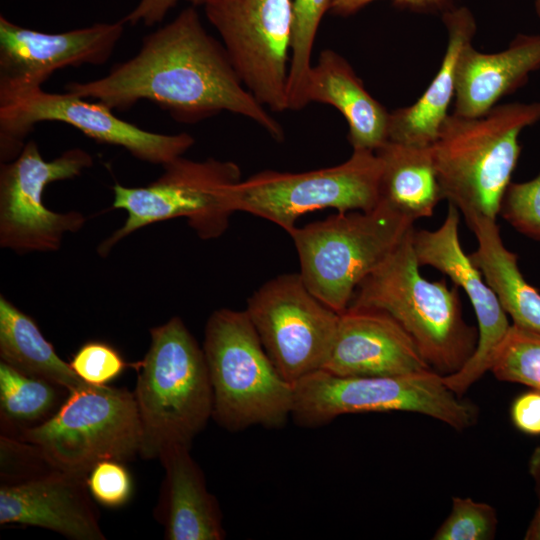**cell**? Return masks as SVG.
<instances>
[{
	"mask_svg": "<svg viewBox=\"0 0 540 540\" xmlns=\"http://www.w3.org/2000/svg\"><path fill=\"white\" fill-rule=\"evenodd\" d=\"M65 91L119 111L150 101L190 124L226 111L253 121L275 141L285 138L282 125L246 88L194 6L146 35L137 54L107 75L69 82Z\"/></svg>",
	"mask_w": 540,
	"mask_h": 540,
	"instance_id": "obj_1",
	"label": "cell"
},
{
	"mask_svg": "<svg viewBox=\"0 0 540 540\" xmlns=\"http://www.w3.org/2000/svg\"><path fill=\"white\" fill-rule=\"evenodd\" d=\"M413 228L357 287L349 307L381 310L410 335L429 367L442 376L459 371L472 357L478 328L466 322L459 287L420 273Z\"/></svg>",
	"mask_w": 540,
	"mask_h": 540,
	"instance_id": "obj_2",
	"label": "cell"
},
{
	"mask_svg": "<svg viewBox=\"0 0 540 540\" xmlns=\"http://www.w3.org/2000/svg\"><path fill=\"white\" fill-rule=\"evenodd\" d=\"M540 121V101L493 107L480 117L449 114L432 144L443 199L465 219H496L521 153V132Z\"/></svg>",
	"mask_w": 540,
	"mask_h": 540,
	"instance_id": "obj_3",
	"label": "cell"
},
{
	"mask_svg": "<svg viewBox=\"0 0 540 540\" xmlns=\"http://www.w3.org/2000/svg\"><path fill=\"white\" fill-rule=\"evenodd\" d=\"M134 393L141 423L139 455L159 458L175 445L191 447L213 414V391L203 352L179 317L150 329Z\"/></svg>",
	"mask_w": 540,
	"mask_h": 540,
	"instance_id": "obj_4",
	"label": "cell"
},
{
	"mask_svg": "<svg viewBox=\"0 0 540 540\" xmlns=\"http://www.w3.org/2000/svg\"><path fill=\"white\" fill-rule=\"evenodd\" d=\"M203 352L223 428H279L292 415L293 384L279 373L245 310L221 308L207 320Z\"/></svg>",
	"mask_w": 540,
	"mask_h": 540,
	"instance_id": "obj_5",
	"label": "cell"
},
{
	"mask_svg": "<svg viewBox=\"0 0 540 540\" xmlns=\"http://www.w3.org/2000/svg\"><path fill=\"white\" fill-rule=\"evenodd\" d=\"M414 220L386 202L296 227L299 274L307 288L337 313L347 310L358 285L414 228Z\"/></svg>",
	"mask_w": 540,
	"mask_h": 540,
	"instance_id": "obj_6",
	"label": "cell"
},
{
	"mask_svg": "<svg viewBox=\"0 0 540 540\" xmlns=\"http://www.w3.org/2000/svg\"><path fill=\"white\" fill-rule=\"evenodd\" d=\"M293 388L291 418L307 428L327 425L345 414L369 412L418 413L457 431L471 428L479 419L477 405L453 392L432 369L394 376H337L318 370Z\"/></svg>",
	"mask_w": 540,
	"mask_h": 540,
	"instance_id": "obj_7",
	"label": "cell"
},
{
	"mask_svg": "<svg viewBox=\"0 0 540 540\" xmlns=\"http://www.w3.org/2000/svg\"><path fill=\"white\" fill-rule=\"evenodd\" d=\"M21 437L51 468L82 476L103 460H131L141 447L134 393L84 383L69 392L51 417L25 428Z\"/></svg>",
	"mask_w": 540,
	"mask_h": 540,
	"instance_id": "obj_8",
	"label": "cell"
},
{
	"mask_svg": "<svg viewBox=\"0 0 540 540\" xmlns=\"http://www.w3.org/2000/svg\"><path fill=\"white\" fill-rule=\"evenodd\" d=\"M164 172L146 186L115 183L112 207L127 213L124 225L98 247L101 256L126 236L145 226L184 218L199 238H219L235 213L231 189L241 181V170L232 161L208 158L193 161L183 156L164 165Z\"/></svg>",
	"mask_w": 540,
	"mask_h": 540,
	"instance_id": "obj_9",
	"label": "cell"
},
{
	"mask_svg": "<svg viewBox=\"0 0 540 540\" xmlns=\"http://www.w3.org/2000/svg\"><path fill=\"white\" fill-rule=\"evenodd\" d=\"M68 124L99 143L115 145L133 157L166 165L195 143L186 132L162 134L118 118L105 104L65 91L47 92L41 86L0 88V158L14 160L36 124Z\"/></svg>",
	"mask_w": 540,
	"mask_h": 540,
	"instance_id": "obj_10",
	"label": "cell"
},
{
	"mask_svg": "<svg viewBox=\"0 0 540 540\" xmlns=\"http://www.w3.org/2000/svg\"><path fill=\"white\" fill-rule=\"evenodd\" d=\"M381 161L368 150H353L343 163L305 172L264 170L231 189L235 212L265 219L290 234L306 213L335 209L367 211L380 202Z\"/></svg>",
	"mask_w": 540,
	"mask_h": 540,
	"instance_id": "obj_11",
	"label": "cell"
},
{
	"mask_svg": "<svg viewBox=\"0 0 540 540\" xmlns=\"http://www.w3.org/2000/svg\"><path fill=\"white\" fill-rule=\"evenodd\" d=\"M203 7L246 88L270 111L288 110L293 0H208Z\"/></svg>",
	"mask_w": 540,
	"mask_h": 540,
	"instance_id": "obj_12",
	"label": "cell"
},
{
	"mask_svg": "<svg viewBox=\"0 0 540 540\" xmlns=\"http://www.w3.org/2000/svg\"><path fill=\"white\" fill-rule=\"evenodd\" d=\"M93 164L81 148L64 151L51 161L42 158L37 143H25L20 154L0 169V246L17 253L56 251L66 233L86 222L77 211L58 213L43 203L48 184L73 179Z\"/></svg>",
	"mask_w": 540,
	"mask_h": 540,
	"instance_id": "obj_13",
	"label": "cell"
},
{
	"mask_svg": "<svg viewBox=\"0 0 540 540\" xmlns=\"http://www.w3.org/2000/svg\"><path fill=\"white\" fill-rule=\"evenodd\" d=\"M268 356L291 384L322 370L339 314L321 302L300 274L286 273L263 283L244 309Z\"/></svg>",
	"mask_w": 540,
	"mask_h": 540,
	"instance_id": "obj_14",
	"label": "cell"
},
{
	"mask_svg": "<svg viewBox=\"0 0 540 540\" xmlns=\"http://www.w3.org/2000/svg\"><path fill=\"white\" fill-rule=\"evenodd\" d=\"M460 212L449 203L443 223L435 230L413 231V247L420 266H431L463 289L477 319L478 343L468 362L456 373L443 376L459 396L490 371L495 352L511 324L498 298L472 263L459 239Z\"/></svg>",
	"mask_w": 540,
	"mask_h": 540,
	"instance_id": "obj_15",
	"label": "cell"
},
{
	"mask_svg": "<svg viewBox=\"0 0 540 540\" xmlns=\"http://www.w3.org/2000/svg\"><path fill=\"white\" fill-rule=\"evenodd\" d=\"M125 24L121 19L47 33L17 25L1 15L0 88L41 86L57 70L105 63Z\"/></svg>",
	"mask_w": 540,
	"mask_h": 540,
	"instance_id": "obj_16",
	"label": "cell"
},
{
	"mask_svg": "<svg viewBox=\"0 0 540 540\" xmlns=\"http://www.w3.org/2000/svg\"><path fill=\"white\" fill-rule=\"evenodd\" d=\"M431 369L414 341L388 313L348 307L339 314L323 366L337 376H394Z\"/></svg>",
	"mask_w": 540,
	"mask_h": 540,
	"instance_id": "obj_17",
	"label": "cell"
},
{
	"mask_svg": "<svg viewBox=\"0 0 540 540\" xmlns=\"http://www.w3.org/2000/svg\"><path fill=\"white\" fill-rule=\"evenodd\" d=\"M87 476L58 469L0 487V524L49 529L75 540H104Z\"/></svg>",
	"mask_w": 540,
	"mask_h": 540,
	"instance_id": "obj_18",
	"label": "cell"
},
{
	"mask_svg": "<svg viewBox=\"0 0 540 540\" xmlns=\"http://www.w3.org/2000/svg\"><path fill=\"white\" fill-rule=\"evenodd\" d=\"M539 69L540 34H518L506 49L495 53L469 45L458 65L453 113L465 118L483 116Z\"/></svg>",
	"mask_w": 540,
	"mask_h": 540,
	"instance_id": "obj_19",
	"label": "cell"
},
{
	"mask_svg": "<svg viewBox=\"0 0 540 540\" xmlns=\"http://www.w3.org/2000/svg\"><path fill=\"white\" fill-rule=\"evenodd\" d=\"M159 459L165 476L155 517L164 527L168 540H222L225 530L220 506L206 487L190 447L175 445Z\"/></svg>",
	"mask_w": 540,
	"mask_h": 540,
	"instance_id": "obj_20",
	"label": "cell"
},
{
	"mask_svg": "<svg viewBox=\"0 0 540 540\" xmlns=\"http://www.w3.org/2000/svg\"><path fill=\"white\" fill-rule=\"evenodd\" d=\"M441 17L447 32V46L440 68L415 103L390 112L388 140L431 145L449 115L448 109L456 92L459 61L463 51L473 43L477 23L466 6L456 5Z\"/></svg>",
	"mask_w": 540,
	"mask_h": 540,
	"instance_id": "obj_21",
	"label": "cell"
},
{
	"mask_svg": "<svg viewBox=\"0 0 540 540\" xmlns=\"http://www.w3.org/2000/svg\"><path fill=\"white\" fill-rule=\"evenodd\" d=\"M305 102L336 108L348 125L353 150L375 152L388 140L390 112L366 90L350 63L331 49L322 50L308 73Z\"/></svg>",
	"mask_w": 540,
	"mask_h": 540,
	"instance_id": "obj_22",
	"label": "cell"
},
{
	"mask_svg": "<svg viewBox=\"0 0 540 540\" xmlns=\"http://www.w3.org/2000/svg\"><path fill=\"white\" fill-rule=\"evenodd\" d=\"M465 221L477 240L468 255L512 324L540 333V293L522 275L518 256L504 245L496 219L473 215Z\"/></svg>",
	"mask_w": 540,
	"mask_h": 540,
	"instance_id": "obj_23",
	"label": "cell"
},
{
	"mask_svg": "<svg viewBox=\"0 0 540 540\" xmlns=\"http://www.w3.org/2000/svg\"><path fill=\"white\" fill-rule=\"evenodd\" d=\"M375 153L382 166L380 200L414 221L432 216L443 199L432 144L387 140Z\"/></svg>",
	"mask_w": 540,
	"mask_h": 540,
	"instance_id": "obj_24",
	"label": "cell"
},
{
	"mask_svg": "<svg viewBox=\"0 0 540 540\" xmlns=\"http://www.w3.org/2000/svg\"><path fill=\"white\" fill-rule=\"evenodd\" d=\"M0 357L17 371L68 392L85 383L70 364L57 355L35 321L3 295L0 296Z\"/></svg>",
	"mask_w": 540,
	"mask_h": 540,
	"instance_id": "obj_25",
	"label": "cell"
},
{
	"mask_svg": "<svg viewBox=\"0 0 540 540\" xmlns=\"http://www.w3.org/2000/svg\"><path fill=\"white\" fill-rule=\"evenodd\" d=\"M334 0H293V30L287 81V108L307 106L305 88L312 67V50L323 16Z\"/></svg>",
	"mask_w": 540,
	"mask_h": 540,
	"instance_id": "obj_26",
	"label": "cell"
},
{
	"mask_svg": "<svg viewBox=\"0 0 540 540\" xmlns=\"http://www.w3.org/2000/svg\"><path fill=\"white\" fill-rule=\"evenodd\" d=\"M56 387L0 361L1 418L6 422L24 424L43 418L57 402Z\"/></svg>",
	"mask_w": 540,
	"mask_h": 540,
	"instance_id": "obj_27",
	"label": "cell"
},
{
	"mask_svg": "<svg viewBox=\"0 0 540 540\" xmlns=\"http://www.w3.org/2000/svg\"><path fill=\"white\" fill-rule=\"evenodd\" d=\"M490 371L500 381L540 392V333L511 324L495 352Z\"/></svg>",
	"mask_w": 540,
	"mask_h": 540,
	"instance_id": "obj_28",
	"label": "cell"
},
{
	"mask_svg": "<svg viewBox=\"0 0 540 540\" xmlns=\"http://www.w3.org/2000/svg\"><path fill=\"white\" fill-rule=\"evenodd\" d=\"M497 525V512L493 506L469 497L454 496L449 515L432 539L492 540L496 537Z\"/></svg>",
	"mask_w": 540,
	"mask_h": 540,
	"instance_id": "obj_29",
	"label": "cell"
},
{
	"mask_svg": "<svg viewBox=\"0 0 540 540\" xmlns=\"http://www.w3.org/2000/svg\"><path fill=\"white\" fill-rule=\"evenodd\" d=\"M499 215L520 233L540 240V173L525 182H511Z\"/></svg>",
	"mask_w": 540,
	"mask_h": 540,
	"instance_id": "obj_30",
	"label": "cell"
},
{
	"mask_svg": "<svg viewBox=\"0 0 540 540\" xmlns=\"http://www.w3.org/2000/svg\"><path fill=\"white\" fill-rule=\"evenodd\" d=\"M69 364L82 381L92 385H107L127 367H135V363H127L114 347L102 341L84 343Z\"/></svg>",
	"mask_w": 540,
	"mask_h": 540,
	"instance_id": "obj_31",
	"label": "cell"
},
{
	"mask_svg": "<svg viewBox=\"0 0 540 540\" xmlns=\"http://www.w3.org/2000/svg\"><path fill=\"white\" fill-rule=\"evenodd\" d=\"M87 486L98 503L110 508L125 505L133 490L129 471L117 460H103L94 465L87 475Z\"/></svg>",
	"mask_w": 540,
	"mask_h": 540,
	"instance_id": "obj_32",
	"label": "cell"
},
{
	"mask_svg": "<svg viewBox=\"0 0 540 540\" xmlns=\"http://www.w3.org/2000/svg\"><path fill=\"white\" fill-rule=\"evenodd\" d=\"M377 0H334L330 11L338 16H350ZM403 9L421 14H443L456 6V0H392Z\"/></svg>",
	"mask_w": 540,
	"mask_h": 540,
	"instance_id": "obj_33",
	"label": "cell"
},
{
	"mask_svg": "<svg viewBox=\"0 0 540 540\" xmlns=\"http://www.w3.org/2000/svg\"><path fill=\"white\" fill-rule=\"evenodd\" d=\"M510 418L520 432L540 435V392L530 389L518 395L511 404Z\"/></svg>",
	"mask_w": 540,
	"mask_h": 540,
	"instance_id": "obj_34",
	"label": "cell"
},
{
	"mask_svg": "<svg viewBox=\"0 0 540 540\" xmlns=\"http://www.w3.org/2000/svg\"><path fill=\"white\" fill-rule=\"evenodd\" d=\"M180 0H140L122 20L129 24L152 26L160 23ZM191 6H204L208 0H184Z\"/></svg>",
	"mask_w": 540,
	"mask_h": 540,
	"instance_id": "obj_35",
	"label": "cell"
},
{
	"mask_svg": "<svg viewBox=\"0 0 540 540\" xmlns=\"http://www.w3.org/2000/svg\"><path fill=\"white\" fill-rule=\"evenodd\" d=\"M528 471L534 482V489L540 504V445L535 447L530 455Z\"/></svg>",
	"mask_w": 540,
	"mask_h": 540,
	"instance_id": "obj_36",
	"label": "cell"
},
{
	"mask_svg": "<svg viewBox=\"0 0 540 540\" xmlns=\"http://www.w3.org/2000/svg\"><path fill=\"white\" fill-rule=\"evenodd\" d=\"M525 540H540V504L538 505L524 534Z\"/></svg>",
	"mask_w": 540,
	"mask_h": 540,
	"instance_id": "obj_37",
	"label": "cell"
},
{
	"mask_svg": "<svg viewBox=\"0 0 540 540\" xmlns=\"http://www.w3.org/2000/svg\"><path fill=\"white\" fill-rule=\"evenodd\" d=\"M534 9H535L536 15L540 19V0H535L534 1Z\"/></svg>",
	"mask_w": 540,
	"mask_h": 540,
	"instance_id": "obj_38",
	"label": "cell"
}]
</instances>
